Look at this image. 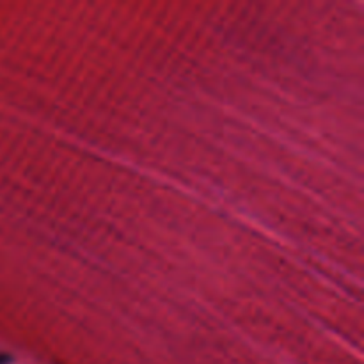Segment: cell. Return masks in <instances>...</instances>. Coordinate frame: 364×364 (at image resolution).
Segmentation results:
<instances>
[{"label":"cell","instance_id":"obj_1","mask_svg":"<svg viewBox=\"0 0 364 364\" xmlns=\"http://www.w3.org/2000/svg\"><path fill=\"white\" fill-rule=\"evenodd\" d=\"M7 361H9V359H7V358H2V355H0V364H6Z\"/></svg>","mask_w":364,"mask_h":364}]
</instances>
